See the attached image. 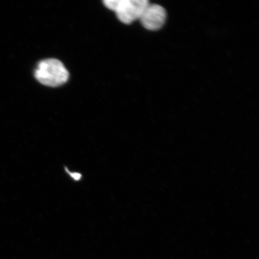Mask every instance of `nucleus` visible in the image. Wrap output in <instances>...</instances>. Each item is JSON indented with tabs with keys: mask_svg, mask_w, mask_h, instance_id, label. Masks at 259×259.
Returning a JSON list of instances; mask_svg holds the SVG:
<instances>
[{
	"mask_svg": "<svg viewBox=\"0 0 259 259\" xmlns=\"http://www.w3.org/2000/svg\"><path fill=\"white\" fill-rule=\"evenodd\" d=\"M34 76L42 85L57 87L67 82L69 73L61 61L51 58L38 63Z\"/></svg>",
	"mask_w": 259,
	"mask_h": 259,
	"instance_id": "nucleus-1",
	"label": "nucleus"
},
{
	"mask_svg": "<svg viewBox=\"0 0 259 259\" xmlns=\"http://www.w3.org/2000/svg\"><path fill=\"white\" fill-rule=\"evenodd\" d=\"M104 5L114 12L123 24H132L140 19L150 2L147 0H105Z\"/></svg>",
	"mask_w": 259,
	"mask_h": 259,
	"instance_id": "nucleus-2",
	"label": "nucleus"
},
{
	"mask_svg": "<svg viewBox=\"0 0 259 259\" xmlns=\"http://www.w3.org/2000/svg\"><path fill=\"white\" fill-rule=\"evenodd\" d=\"M166 19V10L160 5L150 3L139 20L147 30L157 31L163 27Z\"/></svg>",
	"mask_w": 259,
	"mask_h": 259,
	"instance_id": "nucleus-3",
	"label": "nucleus"
},
{
	"mask_svg": "<svg viewBox=\"0 0 259 259\" xmlns=\"http://www.w3.org/2000/svg\"><path fill=\"white\" fill-rule=\"evenodd\" d=\"M65 169H66L67 174H69V176L72 178L74 181H79L82 179V174L79 172H72V171H70L69 169H67V167H66Z\"/></svg>",
	"mask_w": 259,
	"mask_h": 259,
	"instance_id": "nucleus-4",
	"label": "nucleus"
}]
</instances>
